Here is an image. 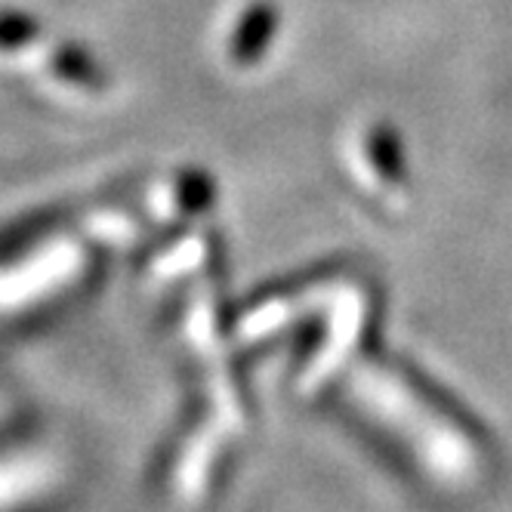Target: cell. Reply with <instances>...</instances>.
<instances>
[{
    "label": "cell",
    "mask_w": 512,
    "mask_h": 512,
    "mask_svg": "<svg viewBox=\"0 0 512 512\" xmlns=\"http://www.w3.org/2000/svg\"><path fill=\"white\" fill-rule=\"evenodd\" d=\"M22 81L53 105L87 108L96 105L112 90V71L81 41L50 34L44 50L34 56Z\"/></svg>",
    "instance_id": "6da1fadb"
},
{
    "label": "cell",
    "mask_w": 512,
    "mask_h": 512,
    "mask_svg": "<svg viewBox=\"0 0 512 512\" xmlns=\"http://www.w3.org/2000/svg\"><path fill=\"white\" fill-rule=\"evenodd\" d=\"M53 28L38 16L19 7H0V71L22 78L50 41Z\"/></svg>",
    "instance_id": "7a4b0ae2"
},
{
    "label": "cell",
    "mask_w": 512,
    "mask_h": 512,
    "mask_svg": "<svg viewBox=\"0 0 512 512\" xmlns=\"http://www.w3.org/2000/svg\"><path fill=\"white\" fill-rule=\"evenodd\" d=\"M281 22V13L275 10V4L269 0H256L244 10V16L238 19L235 31H232V41H229V59L238 68L256 65L263 59L266 47L275 38V28Z\"/></svg>",
    "instance_id": "3957f363"
},
{
    "label": "cell",
    "mask_w": 512,
    "mask_h": 512,
    "mask_svg": "<svg viewBox=\"0 0 512 512\" xmlns=\"http://www.w3.org/2000/svg\"><path fill=\"white\" fill-rule=\"evenodd\" d=\"M364 149H368V158L371 164L377 167V173L386 179V182H405L408 179V161H405V142L395 133V127L389 124H374L371 133H368V142H364Z\"/></svg>",
    "instance_id": "277c9868"
}]
</instances>
